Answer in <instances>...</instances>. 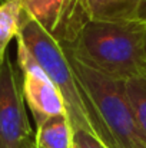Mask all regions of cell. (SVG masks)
Here are the masks:
<instances>
[{"mask_svg":"<svg viewBox=\"0 0 146 148\" xmlns=\"http://www.w3.org/2000/svg\"><path fill=\"white\" fill-rule=\"evenodd\" d=\"M143 27L138 20H89L66 49L82 63L110 78L128 81L146 72Z\"/></svg>","mask_w":146,"mask_h":148,"instance_id":"obj_1","label":"cell"},{"mask_svg":"<svg viewBox=\"0 0 146 148\" xmlns=\"http://www.w3.org/2000/svg\"><path fill=\"white\" fill-rule=\"evenodd\" d=\"M125 88L136 122L146 138V72L125 81Z\"/></svg>","mask_w":146,"mask_h":148,"instance_id":"obj_10","label":"cell"},{"mask_svg":"<svg viewBox=\"0 0 146 148\" xmlns=\"http://www.w3.org/2000/svg\"><path fill=\"white\" fill-rule=\"evenodd\" d=\"M23 19L22 0H1L0 3V59L7 53L9 43L20 32Z\"/></svg>","mask_w":146,"mask_h":148,"instance_id":"obj_9","label":"cell"},{"mask_svg":"<svg viewBox=\"0 0 146 148\" xmlns=\"http://www.w3.org/2000/svg\"><path fill=\"white\" fill-rule=\"evenodd\" d=\"M23 13L65 46L72 45L89 22L86 0H22Z\"/></svg>","mask_w":146,"mask_h":148,"instance_id":"obj_5","label":"cell"},{"mask_svg":"<svg viewBox=\"0 0 146 148\" xmlns=\"http://www.w3.org/2000/svg\"><path fill=\"white\" fill-rule=\"evenodd\" d=\"M136 20L146 25V0H139L138 10H136Z\"/></svg>","mask_w":146,"mask_h":148,"instance_id":"obj_12","label":"cell"},{"mask_svg":"<svg viewBox=\"0 0 146 148\" xmlns=\"http://www.w3.org/2000/svg\"><path fill=\"white\" fill-rule=\"evenodd\" d=\"M69 58L79 82L100 119L106 134L107 147L146 148V138L136 122L126 95L125 81L115 79L99 72L82 63L70 53Z\"/></svg>","mask_w":146,"mask_h":148,"instance_id":"obj_3","label":"cell"},{"mask_svg":"<svg viewBox=\"0 0 146 148\" xmlns=\"http://www.w3.org/2000/svg\"><path fill=\"white\" fill-rule=\"evenodd\" d=\"M22 148H36V147H35V141H33V138L27 140V141L22 145Z\"/></svg>","mask_w":146,"mask_h":148,"instance_id":"obj_13","label":"cell"},{"mask_svg":"<svg viewBox=\"0 0 146 148\" xmlns=\"http://www.w3.org/2000/svg\"><path fill=\"white\" fill-rule=\"evenodd\" d=\"M30 138L20 72L6 53L0 59V148H22Z\"/></svg>","mask_w":146,"mask_h":148,"instance_id":"obj_4","label":"cell"},{"mask_svg":"<svg viewBox=\"0 0 146 148\" xmlns=\"http://www.w3.org/2000/svg\"><path fill=\"white\" fill-rule=\"evenodd\" d=\"M139 0H86L89 20L126 22L136 20Z\"/></svg>","mask_w":146,"mask_h":148,"instance_id":"obj_8","label":"cell"},{"mask_svg":"<svg viewBox=\"0 0 146 148\" xmlns=\"http://www.w3.org/2000/svg\"><path fill=\"white\" fill-rule=\"evenodd\" d=\"M73 148H109L93 132L82 128H73Z\"/></svg>","mask_w":146,"mask_h":148,"instance_id":"obj_11","label":"cell"},{"mask_svg":"<svg viewBox=\"0 0 146 148\" xmlns=\"http://www.w3.org/2000/svg\"><path fill=\"white\" fill-rule=\"evenodd\" d=\"M16 38L23 42L52 84L59 89L65 101L72 128L88 130L107 145L105 130L88 94L77 79L66 46L57 42L39 23L27 17L24 13L20 32Z\"/></svg>","mask_w":146,"mask_h":148,"instance_id":"obj_2","label":"cell"},{"mask_svg":"<svg viewBox=\"0 0 146 148\" xmlns=\"http://www.w3.org/2000/svg\"><path fill=\"white\" fill-rule=\"evenodd\" d=\"M36 148H73V128L67 112L45 119L36 125Z\"/></svg>","mask_w":146,"mask_h":148,"instance_id":"obj_7","label":"cell"},{"mask_svg":"<svg viewBox=\"0 0 146 148\" xmlns=\"http://www.w3.org/2000/svg\"><path fill=\"white\" fill-rule=\"evenodd\" d=\"M22 91L36 125L42 124L50 116L66 114L65 101L48 75L22 73Z\"/></svg>","mask_w":146,"mask_h":148,"instance_id":"obj_6","label":"cell"},{"mask_svg":"<svg viewBox=\"0 0 146 148\" xmlns=\"http://www.w3.org/2000/svg\"><path fill=\"white\" fill-rule=\"evenodd\" d=\"M143 55H145V60H146V25L143 27Z\"/></svg>","mask_w":146,"mask_h":148,"instance_id":"obj_14","label":"cell"}]
</instances>
